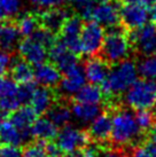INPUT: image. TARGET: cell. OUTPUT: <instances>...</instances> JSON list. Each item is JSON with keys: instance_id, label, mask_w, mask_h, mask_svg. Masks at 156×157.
<instances>
[{"instance_id": "6da1fadb", "label": "cell", "mask_w": 156, "mask_h": 157, "mask_svg": "<svg viewBox=\"0 0 156 157\" xmlns=\"http://www.w3.org/2000/svg\"><path fill=\"white\" fill-rule=\"evenodd\" d=\"M113 116V130L110 136V144L116 148L131 147L133 149L147 141L145 134L135 121V115L131 109L118 105L113 109H106Z\"/></svg>"}, {"instance_id": "7a4b0ae2", "label": "cell", "mask_w": 156, "mask_h": 157, "mask_svg": "<svg viewBox=\"0 0 156 157\" xmlns=\"http://www.w3.org/2000/svg\"><path fill=\"white\" fill-rule=\"evenodd\" d=\"M138 68L133 60L111 66L106 82L101 85L104 94V105H113L119 103L122 95L129 91L138 78Z\"/></svg>"}, {"instance_id": "3957f363", "label": "cell", "mask_w": 156, "mask_h": 157, "mask_svg": "<svg viewBox=\"0 0 156 157\" xmlns=\"http://www.w3.org/2000/svg\"><path fill=\"white\" fill-rule=\"evenodd\" d=\"M132 51L133 47L129 38V32L122 25H118L108 29V32H106L99 56L111 67L129 60Z\"/></svg>"}, {"instance_id": "277c9868", "label": "cell", "mask_w": 156, "mask_h": 157, "mask_svg": "<svg viewBox=\"0 0 156 157\" xmlns=\"http://www.w3.org/2000/svg\"><path fill=\"white\" fill-rule=\"evenodd\" d=\"M156 100V82L140 79L124 94V101L131 109L148 110Z\"/></svg>"}, {"instance_id": "5b68a950", "label": "cell", "mask_w": 156, "mask_h": 157, "mask_svg": "<svg viewBox=\"0 0 156 157\" xmlns=\"http://www.w3.org/2000/svg\"><path fill=\"white\" fill-rule=\"evenodd\" d=\"M61 151L67 155L76 150H82L91 144V139L86 130H80L75 126L68 125L63 127L54 141Z\"/></svg>"}, {"instance_id": "8992f818", "label": "cell", "mask_w": 156, "mask_h": 157, "mask_svg": "<svg viewBox=\"0 0 156 157\" xmlns=\"http://www.w3.org/2000/svg\"><path fill=\"white\" fill-rule=\"evenodd\" d=\"M106 37V29L96 22H85L80 35L82 55L88 57L99 54Z\"/></svg>"}, {"instance_id": "52a82bcc", "label": "cell", "mask_w": 156, "mask_h": 157, "mask_svg": "<svg viewBox=\"0 0 156 157\" xmlns=\"http://www.w3.org/2000/svg\"><path fill=\"white\" fill-rule=\"evenodd\" d=\"M133 51L142 56L156 55V26L147 23L138 30L129 32Z\"/></svg>"}, {"instance_id": "ba28073f", "label": "cell", "mask_w": 156, "mask_h": 157, "mask_svg": "<svg viewBox=\"0 0 156 157\" xmlns=\"http://www.w3.org/2000/svg\"><path fill=\"white\" fill-rule=\"evenodd\" d=\"M84 24L85 21L79 16V14H71L65 21L61 33L59 35V38L64 43L65 46L78 56L82 55L80 35Z\"/></svg>"}, {"instance_id": "9c48e42d", "label": "cell", "mask_w": 156, "mask_h": 157, "mask_svg": "<svg viewBox=\"0 0 156 157\" xmlns=\"http://www.w3.org/2000/svg\"><path fill=\"white\" fill-rule=\"evenodd\" d=\"M121 24L127 32L141 29L149 20V9L137 4L122 2L119 9Z\"/></svg>"}, {"instance_id": "30bf717a", "label": "cell", "mask_w": 156, "mask_h": 157, "mask_svg": "<svg viewBox=\"0 0 156 157\" xmlns=\"http://www.w3.org/2000/svg\"><path fill=\"white\" fill-rule=\"evenodd\" d=\"M121 4V0H109L103 4L96 5L92 12L91 21L96 22L104 29H111L122 25L119 16Z\"/></svg>"}, {"instance_id": "8fae6325", "label": "cell", "mask_w": 156, "mask_h": 157, "mask_svg": "<svg viewBox=\"0 0 156 157\" xmlns=\"http://www.w3.org/2000/svg\"><path fill=\"white\" fill-rule=\"evenodd\" d=\"M48 59L49 62L57 66L62 75L79 66V56L71 52L59 37L52 47L48 49Z\"/></svg>"}, {"instance_id": "7c38bea8", "label": "cell", "mask_w": 156, "mask_h": 157, "mask_svg": "<svg viewBox=\"0 0 156 157\" xmlns=\"http://www.w3.org/2000/svg\"><path fill=\"white\" fill-rule=\"evenodd\" d=\"M111 130H113V116L108 110H104L90 124L86 131L91 139V142L104 146L110 141Z\"/></svg>"}, {"instance_id": "4fadbf2b", "label": "cell", "mask_w": 156, "mask_h": 157, "mask_svg": "<svg viewBox=\"0 0 156 157\" xmlns=\"http://www.w3.org/2000/svg\"><path fill=\"white\" fill-rule=\"evenodd\" d=\"M20 57L30 63L31 66L38 67L46 62L48 57V49L32 37L23 38L18 46Z\"/></svg>"}, {"instance_id": "5bb4252c", "label": "cell", "mask_w": 156, "mask_h": 157, "mask_svg": "<svg viewBox=\"0 0 156 157\" xmlns=\"http://www.w3.org/2000/svg\"><path fill=\"white\" fill-rule=\"evenodd\" d=\"M37 14H38L40 28L49 31L51 33H53L57 37H59L65 21L71 15L69 14L68 9L62 8V7L43 9Z\"/></svg>"}, {"instance_id": "9a60e30c", "label": "cell", "mask_w": 156, "mask_h": 157, "mask_svg": "<svg viewBox=\"0 0 156 157\" xmlns=\"http://www.w3.org/2000/svg\"><path fill=\"white\" fill-rule=\"evenodd\" d=\"M86 76L84 71V67L77 66L72 70L68 71L67 74L62 76L60 85H59V92L63 96H72L76 95L80 91L86 83Z\"/></svg>"}, {"instance_id": "2e32d148", "label": "cell", "mask_w": 156, "mask_h": 157, "mask_svg": "<svg viewBox=\"0 0 156 157\" xmlns=\"http://www.w3.org/2000/svg\"><path fill=\"white\" fill-rule=\"evenodd\" d=\"M111 67L99 55L88 57L84 63V71L87 82L92 85L100 86L106 82Z\"/></svg>"}, {"instance_id": "e0dca14e", "label": "cell", "mask_w": 156, "mask_h": 157, "mask_svg": "<svg viewBox=\"0 0 156 157\" xmlns=\"http://www.w3.org/2000/svg\"><path fill=\"white\" fill-rule=\"evenodd\" d=\"M37 116L38 115L35 113V110L30 105H21L18 110H15L9 116V121L21 131L25 142L32 139L31 127L37 121Z\"/></svg>"}, {"instance_id": "ac0fdd59", "label": "cell", "mask_w": 156, "mask_h": 157, "mask_svg": "<svg viewBox=\"0 0 156 157\" xmlns=\"http://www.w3.org/2000/svg\"><path fill=\"white\" fill-rule=\"evenodd\" d=\"M61 71L54 66L52 62L46 61L40 66L36 67L35 69V79L36 83L41 85V87L53 88L59 87L62 80Z\"/></svg>"}, {"instance_id": "d6986e66", "label": "cell", "mask_w": 156, "mask_h": 157, "mask_svg": "<svg viewBox=\"0 0 156 157\" xmlns=\"http://www.w3.org/2000/svg\"><path fill=\"white\" fill-rule=\"evenodd\" d=\"M59 99L60 96L57 92H55L53 88L38 87L31 99L30 107L35 110L37 115H44L47 113L48 110Z\"/></svg>"}, {"instance_id": "ffe728a7", "label": "cell", "mask_w": 156, "mask_h": 157, "mask_svg": "<svg viewBox=\"0 0 156 157\" xmlns=\"http://www.w3.org/2000/svg\"><path fill=\"white\" fill-rule=\"evenodd\" d=\"M59 127L53 124L46 116L39 117L31 127L32 139L41 142H53L59 134Z\"/></svg>"}, {"instance_id": "44dd1931", "label": "cell", "mask_w": 156, "mask_h": 157, "mask_svg": "<svg viewBox=\"0 0 156 157\" xmlns=\"http://www.w3.org/2000/svg\"><path fill=\"white\" fill-rule=\"evenodd\" d=\"M21 33L18 30L16 22L13 20L4 21L0 28V49L4 51H12L16 45L20 44Z\"/></svg>"}, {"instance_id": "7402d4cb", "label": "cell", "mask_w": 156, "mask_h": 157, "mask_svg": "<svg viewBox=\"0 0 156 157\" xmlns=\"http://www.w3.org/2000/svg\"><path fill=\"white\" fill-rule=\"evenodd\" d=\"M9 71H10V77L18 85L31 83L35 78V69L32 68L30 63H28L21 57L14 59Z\"/></svg>"}, {"instance_id": "603a6c76", "label": "cell", "mask_w": 156, "mask_h": 157, "mask_svg": "<svg viewBox=\"0 0 156 157\" xmlns=\"http://www.w3.org/2000/svg\"><path fill=\"white\" fill-rule=\"evenodd\" d=\"M24 142L25 140L21 131L9 119H5L0 123V144L21 147Z\"/></svg>"}, {"instance_id": "cb8c5ba5", "label": "cell", "mask_w": 156, "mask_h": 157, "mask_svg": "<svg viewBox=\"0 0 156 157\" xmlns=\"http://www.w3.org/2000/svg\"><path fill=\"white\" fill-rule=\"evenodd\" d=\"M71 115L72 113H71L70 105H65L64 102L61 101V99H59L52 105V108L47 111L46 117L57 127H65L68 126L71 119Z\"/></svg>"}, {"instance_id": "d4e9b609", "label": "cell", "mask_w": 156, "mask_h": 157, "mask_svg": "<svg viewBox=\"0 0 156 157\" xmlns=\"http://www.w3.org/2000/svg\"><path fill=\"white\" fill-rule=\"evenodd\" d=\"M70 108L74 117L84 124H87V123L91 124L98 116L102 113L99 105H85V103H78V102L71 101Z\"/></svg>"}, {"instance_id": "484cf974", "label": "cell", "mask_w": 156, "mask_h": 157, "mask_svg": "<svg viewBox=\"0 0 156 157\" xmlns=\"http://www.w3.org/2000/svg\"><path fill=\"white\" fill-rule=\"evenodd\" d=\"M71 100L85 105H99L100 102H104V94L100 86L88 84L72 96Z\"/></svg>"}, {"instance_id": "4316f807", "label": "cell", "mask_w": 156, "mask_h": 157, "mask_svg": "<svg viewBox=\"0 0 156 157\" xmlns=\"http://www.w3.org/2000/svg\"><path fill=\"white\" fill-rule=\"evenodd\" d=\"M15 22H16V25L20 30L21 36H23L24 38L31 37L40 28L37 13H31V12L23 13L18 16Z\"/></svg>"}, {"instance_id": "83f0119b", "label": "cell", "mask_w": 156, "mask_h": 157, "mask_svg": "<svg viewBox=\"0 0 156 157\" xmlns=\"http://www.w3.org/2000/svg\"><path fill=\"white\" fill-rule=\"evenodd\" d=\"M138 74L141 76L142 79L146 80H153L156 79V55L150 56H142L139 60L138 64Z\"/></svg>"}, {"instance_id": "f1b7e54d", "label": "cell", "mask_w": 156, "mask_h": 157, "mask_svg": "<svg viewBox=\"0 0 156 157\" xmlns=\"http://www.w3.org/2000/svg\"><path fill=\"white\" fill-rule=\"evenodd\" d=\"M135 115L140 130L148 136V134L156 126V116L153 111H149V110H139V111H135Z\"/></svg>"}, {"instance_id": "f546056e", "label": "cell", "mask_w": 156, "mask_h": 157, "mask_svg": "<svg viewBox=\"0 0 156 157\" xmlns=\"http://www.w3.org/2000/svg\"><path fill=\"white\" fill-rule=\"evenodd\" d=\"M18 85L12 77H1L0 78V100L15 98L18 93Z\"/></svg>"}, {"instance_id": "4dcf8cb0", "label": "cell", "mask_w": 156, "mask_h": 157, "mask_svg": "<svg viewBox=\"0 0 156 157\" xmlns=\"http://www.w3.org/2000/svg\"><path fill=\"white\" fill-rule=\"evenodd\" d=\"M21 0H0V18L2 21L12 20L18 14Z\"/></svg>"}, {"instance_id": "1f68e13d", "label": "cell", "mask_w": 156, "mask_h": 157, "mask_svg": "<svg viewBox=\"0 0 156 157\" xmlns=\"http://www.w3.org/2000/svg\"><path fill=\"white\" fill-rule=\"evenodd\" d=\"M131 157H156V144L147 140L132 149Z\"/></svg>"}, {"instance_id": "d6a6232c", "label": "cell", "mask_w": 156, "mask_h": 157, "mask_svg": "<svg viewBox=\"0 0 156 157\" xmlns=\"http://www.w3.org/2000/svg\"><path fill=\"white\" fill-rule=\"evenodd\" d=\"M23 157H47L46 142L36 141L28 144L23 149Z\"/></svg>"}, {"instance_id": "836d02e7", "label": "cell", "mask_w": 156, "mask_h": 157, "mask_svg": "<svg viewBox=\"0 0 156 157\" xmlns=\"http://www.w3.org/2000/svg\"><path fill=\"white\" fill-rule=\"evenodd\" d=\"M37 88H38L37 87V83H35V82L20 85L18 93V99L21 102V105H26L28 102H31V99H32V96H33Z\"/></svg>"}, {"instance_id": "e575fe53", "label": "cell", "mask_w": 156, "mask_h": 157, "mask_svg": "<svg viewBox=\"0 0 156 157\" xmlns=\"http://www.w3.org/2000/svg\"><path fill=\"white\" fill-rule=\"evenodd\" d=\"M31 37L35 40H37L39 44H41L43 46H45L47 49H49V48L52 47L53 44H54L57 39V36H54L53 33H51L49 31L45 30L43 28H39L38 30L36 31Z\"/></svg>"}, {"instance_id": "d590c367", "label": "cell", "mask_w": 156, "mask_h": 157, "mask_svg": "<svg viewBox=\"0 0 156 157\" xmlns=\"http://www.w3.org/2000/svg\"><path fill=\"white\" fill-rule=\"evenodd\" d=\"M13 57L10 53L4 49H0V78L5 77L7 71L10 70V66L13 63Z\"/></svg>"}, {"instance_id": "8d00e7d4", "label": "cell", "mask_w": 156, "mask_h": 157, "mask_svg": "<svg viewBox=\"0 0 156 157\" xmlns=\"http://www.w3.org/2000/svg\"><path fill=\"white\" fill-rule=\"evenodd\" d=\"M21 102L18 101V96L15 98H8V99H2L0 100V109L2 110L5 113H14L21 107Z\"/></svg>"}, {"instance_id": "74e56055", "label": "cell", "mask_w": 156, "mask_h": 157, "mask_svg": "<svg viewBox=\"0 0 156 157\" xmlns=\"http://www.w3.org/2000/svg\"><path fill=\"white\" fill-rule=\"evenodd\" d=\"M0 157H23L21 147L0 144Z\"/></svg>"}, {"instance_id": "f35d334b", "label": "cell", "mask_w": 156, "mask_h": 157, "mask_svg": "<svg viewBox=\"0 0 156 157\" xmlns=\"http://www.w3.org/2000/svg\"><path fill=\"white\" fill-rule=\"evenodd\" d=\"M99 157H129L127 154L121 148H116L114 146L104 144L101 146V151Z\"/></svg>"}, {"instance_id": "ab89813d", "label": "cell", "mask_w": 156, "mask_h": 157, "mask_svg": "<svg viewBox=\"0 0 156 157\" xmlns=\"http://www.w3.org/2000/svg\"><path fill=\"white\" fill-rule=\"evenodd\" d=\"M64 1L65 0H31V2L35 5V6L40 7V8H43V9L61 7Z\"/></svg>"}, {"instance_id": "60d3db41", "label": "cell", "mask_w": 156, "mask_h": 157, "mask_svg": "<svg viewBox=\"0 0 156 157\" xmlns=\"http://www.w3.org/2000/svg\"><path fill=\"white\" fill-rule=\"evenodd\" d=\"M101 151V144H91L83 149V157H99Z\"/></svg>"}, {"instance_id": "b9f144b4", "label": "cell", "mask_w": 156, "mask_h": 157, "mask_svg": "<svg viewBox=\"0 0 156 157\" xmlns=\"http://www.w3.org/2000/svg\"><path fill=\"white\" fill-rule=\"evenodd\" d=\"M122 2H125V4H137L141 5L146 8H152L153 6L156 5V0H121Z\"/></svg>"}, {"instance_id": "7bdbcfd3", "label": "cell", "mask_w": 156, "mask_h": 157, "mask_svg": "<svg viewBox=\"0 0 156 157\" xmlns=\"http://www.w3.org/2000/svg\"><path fill=\"white\" fill-rule=\"evenodd\" d=\"M149 21H150V24L156 26V5L153 6L152 8H149Z\"/></svg>"}, {"instance_id": "ee69618b", "label": "cell", "mask_w": 156, "mask_h": 157, "mask_svg": "<svg viewBox=\"0 0 156 157\" xmlns=\"http://www.w3.org/2000/svg\"><path fill=\"white\" fill-rule=\"evenodd\" d=\"M148 140H150V141H153V142L156 144V126L154 127L152 130V132L148 134Z\"/></svg>"}, {"instance_id": "f6af8a7d", "label": "cell", "mask_w": 156, "mask_h": 157, "mask_svg": "<svg viewBox=\"0 0 156 157\" xmlns=\"http://www.w3.org/2000/svg\"><path fill=\"white\" fill-rule=\"evenodd\" d=\"M5 115H6V113H4V111H2V110L0 109V123L2 122V121H5L4 119V117H5Z\"/></svg>"}, {"instance_id": "bcb514c9", "label": "cell", "mask_w": 156, "mask_h": 157, "mask_svg": "<svg viewBox=\"0 0 156 157\" xmlns=\"http://www.w3.org/2000/svg\"><path fill=\"white\" fill-rule=\"evenodd\" d=\"M153 113H154V115L156 116V100H155V102H154V105H153Z\"/></svg>"}, {"instance_id": "7dc6e473", "label": "cell", "mask_w": 156, "mask_h": 157, "mask_svg": "<svg viewBox=\"0 0 156 157\" xmlns=\"http://www.w3.org/2000/svg\"><path fill=\"white\" fill-rule=\"evenodd\" d=\"M107 1H109V0H96V2H98V4H103V2H107Z\"/></svg>"}, {"instance_id": "c3c4849f", "label": "cell", "mask_w": 156, "mask_h": 157, "mask_svg": "<svg viewBox=\"0 0 156 157\" xmlns=\"http://www.w3.org/2000/svg\"><path fill=\"white\" fill-rule=\"evenodd\" d=\"M2 23H4V21H2L1 18H0V28H1V25H2Z\"/></svg>"}]
</instances>
